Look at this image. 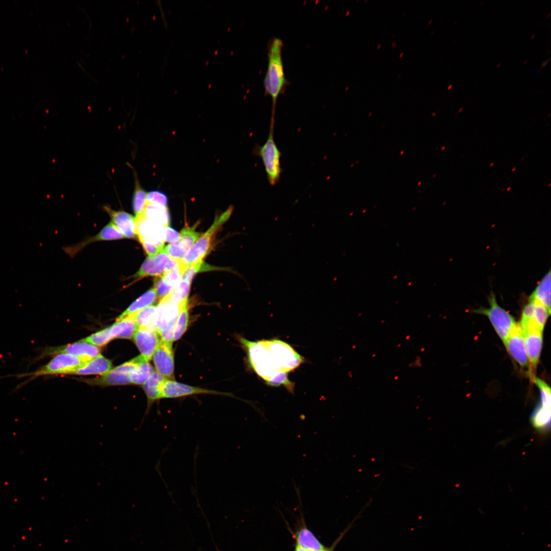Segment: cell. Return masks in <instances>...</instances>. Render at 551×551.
<instances>
[{
    "label": "cell",
    "mask_w": 551,
    "mask_h": 551,
    "mask_svg": "<svg viewBox=\"0 0 551 551\" xmlns=\"http://www.w3.org/2000/svg\"><path fill=\"white\" fill-rule=\"evenodd\" d=\"M247 353L249 364L266 384L272 386L283 385L291 393L294 384L287 373L298 367L304 359L289 344L272 339L257 341L239 337Z\"/></svg>",
    "instance_id": "6da1fadb"
},
{
    "label": "cell",
    "mask_w": 551,
    "mask_h": 551,
    "mask_svg": "<svg viewBox=\"0 0 551 551\" xmlns=\"http://www.w3.org/2000/svg\"><path fill=\"white\" fill-rule=\"evenodd\" d=\"M283 47L282 40L277 37H272L267 45V66L263 80V86L265 95L270 96L272 100V119H275L278 99L289 84L284 70L282 57Z\"/></svg>",
    "instance_id": "7a4b0ae2"
},
{
    "label": "cell",
    "mask_w": 551,
    "mask_h": 551,
    "mask_svg": "<svg viewBox=\"0 0 551 551\" xmlns=\"http://www.w3.org/2000/svg\"><path fill=\"white\" fill-rule=\"evenodd\" d=\"M87 360L67 354H57L49 362L34 371L12 375L17 378H28L19 384L16 389H20L35 379L47 375L70 374L85 363Z\"/></svg>",
    "instance_id": "3957f363"
},
{
    "label": "cell",
    "mask_w": 551,
    "mask_h": 551,
    "mask_svg": "<svg viewBox=\"0 0 551 551\" xmlns=\"http://www.w3.org/2000/svg\"><path fill=\"white\" fill-rule=\"evenodd\" d=\"M275 121H271L269 131L266 142L262 145L256 144L254 154L259 157L263 162L269 184L274 186L280 181L282 168L280 159L282 153L274 138Z\"/></svg>",
    "instance_id": "277c9868"
},
{
    "label": "cell",
    "mask_w": 551,
    "mask_h": 551,
    "mask_svg": "<svg viewBox=\"0 0 551 551\" xmlns=\"http://www.w3.org/2000/svg\"><path fill=\"white\" fill-rule=\"evenodd\" d=\"M188 304H178L172 302L167 295L162 298L155 313V329L161 341L172 344L176 323L183 307Z\"/></svg>",
    "instance_id": "5b68a950"
},
{
    "label": "cell",
    "mask_w": 551,
    "mask_h": 551,
    "mask_svg": "<svg viewBox=\"0 0 551 551\" xmlns=\"http://www.w3.org/2000/svg\"><path fill=\"white\" fill-rule=\"evenodd\" d=\"M232 212V208H230L219 217H216L212 226L204 234L201 235L186 255L179 261L182 274L189 267L203 261L210 248L213 236L228 219Z\"/></svg>",
    "instance_id": "8992f818"
},
{
    "label": "cell",
    "mask_w": 551,
    "mask_h": 551,
    "mask_svg": "<svg viewBox=\"0 0 551 551\" xmlns=\"http://www.w3.org/2000/svg\"><path fill=\"white\" fill-rule=\"evenodd\" d=\"M489 307L473 309L475 313L486 316L494 330L504 344L516 322L512 315L497 303L494 293L491 291L488 297Z\"/></svg>",
    "instance_id": "52a82bcc"
},
{
    "label": "cell",
    "mask_w": 551,
    "mask_h": 551,
    "mask_svg": "<svg viewBox=\"0 0 551 551\" xmlns=\"http://www.w3.org/2000/svg\"><path fill=\"white\" fill-rule=\"evenodd\" d=\"M137 366V362L135 358L112 369L108 372L101 375V377L88 379L85 380V382L89 384L101 386L128 384L131 383V375L136 369Z\"/></svg>",
    "instance_id": "ba28073f"
},
{
    "label": "cell",
    "mask_w": 551,
    "mask_h": 551,
    "mask_svg": "<svg viewBox=\"0 0 551 551\" xmlns=\"http://www.w3.org/2000/svg\"><path fill=\"white\" fill-rule=\"evenodd\" d=\"M160 392L162 398H178L196 394L222 395L232 396V395L229 393L194 387L166 379H165L161 385Z\"/></svg>",
    "instance_id": "9c48e42d"
},
{
    "label": "cell",
    "mask_w": 551,
    "mask_h": 551,
    "mask_svg": "<svg viewBox=\"0 0 551 551\" xmlns=\"http://www.w3.org/2000/svg\"><path fill=\"white\" fill-rule=\"evenodd\" d=\"M58 354H70L89 361L99 356L100 350L96 346L80 341L64 346L44 348L34 360L36 361L45 356Z\"/></svg>",
    "instance_id": "30bf717a"
},
{
    "label": "cell",
    "mask_w": 551,
    "mask_h": 551,
    "mask_svg": "<svg viewBox=\"0 0 551 551\" xmlns=\"http://www.w3.org/2000/svg\"><path fill=\"white\" fill-rule=\"evenodd\" d=\"M195 229V225L184 228L180 233L179 239L164 247L163 253L171 258L181 260L202 235Z\"/></svg>",
    "instance_id": "8fae6325"
},
{
    "label": "cell",
    "mask_w": 551,
    "mask_h": 551,
    "mask_svg": "<svg viewBox=\"0 0 551 551\" xmlns=\"http://www.w3.org/2000/svg\"><path fill=\"white\" fill-rule=\"evenodd\" d=\"M136 233L141 243L164 247V227L146 218L143 214L135 217Z\"/></svg>",
    "instance_id": "7c38bea8"
},
{
    "label": "cell",
    "mask_w": 551,
    "mask_h": 551,
    "mask_svg": "<svg viewBox=\"0 0 551 551\" xmlns=\"http://www.w3.org/2000/svg\"><path fill=\"white\" fill-rule=\"evenodd\" d=\"M504 344L511 357L521 367H529L524 337L519 323H516Z\"/></svg>",
    "instance_id": "4fadbf2b"
},
{
    "label": "cell",
    "mask_w": 551,
    "mask_h": 551,
    "mask_svg": "<svg viewBox=\"0 0 551 551\" xmlns=\"http://www.w3.org/2000/svg\"><path fill=\"white\" fill-rule=\"evenodd\" d=\"M153 359L157 371L164 378L172 380L174 358L172 344L161 340L154 353Z\"/></svg>",
    "instance_id": "5bb4252c"
},
{
    "label": "cell",
    "mask_w": 551,
    "mask_h": 551,
    "mask_svg": "<svg viewBox=\"0 0 551 551\" xmlns=\"http://www.w3.org/2000/svg\"><path fill=\"white\" fill-rule=\"evenodd\" d=\"M133 338L140 355L149 362L161 340L158 333L155 329L139 327Z\"/></svg>",
    "instance_id": "9a60e30c"
},
{
    "label": "cell",
    "mask_w": 551,
    "mask_h": 551,
    "mask_svg": "<svg viewBox=\"0 0 551 551\" xmlns=\"http://www.w3.org/2000/svg\"><path fill=\"white\" fill-rule=\"evenodd\" d=\"M530 372L534 373L538 363L543 343L542 332L534 330L522 331Z\"/></svg>",
    "instance_id": "2e32d148"
},
{
    "label": "cell",
    "mask_w": 551,
    "mask_h": 551,
    "mask_svg": "<svg viewBox=\"0 0 551 551\" xmlns=\"http://www.w3.org/2000/svg\"><path fill=\"white\" fill-rule=\"evenodd\" d=\"M169 258L164 253L148 257L133 277L140 279L146 276L161 277L165 271V265Z\"/></svg>",
    "instance_id": "e0dca14e"
},
{
    "label": "cell",
    "mask_w": 551,
    "mask_h": 551,
    "mask_svg": "<svg viewBox=\"0 0 551 551\" xmlns=\"http://www.w3.org/2000/svg\"><path fill=\"white\" fill-rule=\"evenodd\" d=\"M105 209L111 216V222L117 228L125 238H137L135 217L124 211L113 210L107 207H105Z\"/></svg>",
    "instance_id": "ac0fdd59"
},
{
    "label": "cell",
    "mask_w": 551,
    "mask_h": 551,
    "mask_svg": "<svg viewBox=\"0 0 551 551\" xmlns=\"http://www.w3.org/2000/svg\"><path fill=\"white\" fill-rule=\"evenodd\" d=\"M110 361L102 355L92 359L70 374L78 375L104 374L112 369Z\"/></svg>",
    "instance_id": "d6986e66"
},
{
    "label": "cell",
    "mask_w": 551,
    "mask_h": 551,
    "mask_svg": "<svg viewBox=\"0 0 551 551\" xmlns=\"http://www.w3.org/2000/svg\"><path fill=\"white\" fill-rule=\"evenodd\" d=\"M529 301L544 306L550 313V270L543 276L529 296Z\"/></svg>",
    "instance_id": "ffe728a7"
},
{
    "label": "cell",
    "mask_w": 551,
    "mask_h": 551,
    "mask_svg": "<svg viewBox=\"0 0 551 551\" xmlns=\"http://www.w3.org/2000/svg\"><path fill=\"white\" fill-rule=\"evenodd\" d=\"M165 379L157 371H154L143 384V389L146 394L147 400V407L145 412L146 415L149 413L152 405L156 401L162 398L160 387Z\"/></svg>",
    "instance_id": "44dd1931"
},
{
    "label": "cell",
    "mask_w": 551,
    "mask_h": 551,
    "mask_svg": "<svg viewBox=\"0 0 551 551\" xmlns=\"http://www.w3.org/2000/svg\"><path fill=\"white\" fill-rule=\"evenodd\" d=\"M110 327L111 334L114 338L131 339L139 328L131 316L126 317L116 321Z\"/></svg>",
    "instance_id": "7402d4cb"
},
{
    "label": "cell",
    "mask_w": 551,
    "mask_h": 551,
    "mask_svg": "<svg viewBox=\"0 0 551 551\" xmlns=\"http://www.w3.org/2000/svg\"><path fill=\"white\" fill-rule=\"evenodd\" d=\"M296 545L307 551H321L325 546L306 527H301L296 533Z\"/></svg>",
    "instance_id": "603a6c76"
},
{
    "label": "cell",
    "mask_w": 551,
    "mask_h": 551,
    "mask_svg": "<svg viewBox=\"0 0 551 551\" xmlns=\"http://www.w3.org/2000/svg\"><path fill=\"white\" fill-rule=\"evenodd\" d=\"M157 297V293L154 288L150 289L133 302L117 317L116 320H119L126 317L131 316L143 309L149 306L154 302Z\"/></svg>",
    "instance_id": "cb8c5ba5"
},
{
    "label": "cell",
    "mask_w": 551,
    "mask_h": 551,
    "mask_svg": "<svg viewBox=\"0 0 551 551\" xmlns=\"http://www.w3.org/2000/svg\"><path fill=\"white\" fill-rule=\"evenodd\" d=\"M146 218L164 227L170 223V214L167 207H163L147 202L142 214Z\"/></svg>",
    "instance_id": "d4e9b609"
},
{
    "label": "cell",
    "mask_w": 551,
    "mask_h": 551,
    "mask_svg": "<svg viewBox=\"0 0 551 551\" xmlns=\"http://www.w3.org/2000/svg\"><path fill=\"white\" fill-rule=\"evenodd\" d=\"M534 303L535 309L533 318L527 326L521 330H534L543 332L545 324L550 313L542 305Z\"/></svg>",
    "instance_id": "484cf974"
},
{
    "label": "cell",
    "mask_w": 551,
    "mask_h": 551,
    "mask_svg": "<svg viewBox=\"0 0 551 551\" xmlns=\"http://www.w3.org/2000/svg\"><path fill=\"white\" fill-rule=\"evenodd\" d=\"M136 358L137 366L131 375V383L143 384L154 371L153 368L141 355Z\"/></svg>",
    "instance_id": "4316f807"
},
{
    "label": "cell",
    "mask_w": 551,
    "mask_h": 551,
    "mask_svg": "<svg viewBox=\"0 0 551 551\" xmlns=\"http://www.w3.org/2000/svg\"><path fill=\"white\" fill-rule=\"evenodd\" d=\"M550 409L538 405L533 412L531 421L534 427L539 431H546L550 427Z\"/></svg>",
    "instance_id": "83f0119b"
},
{
    "label": "cell",
    "mask_w": 551,
    "mask_h": 551,
    "mask_svg": "<svg viewBox=\"0 0 551 551\" xmlns=\"http://www.w3.org/2000/svg\"><path fill=\"white\" fill-rule=\"evenodd\" d=\"M124 238L125 237L121 232L111 222L103 228L96 236L83 242L79 246L81 248L82 246L97 241L116 240Z\"/></svg>",
    "instance_id": "f1b7e54d"
},
{
    "label": "cell",
    "mask_w": 551,
    "mask_h": 551,
    "mask_svg": "<svg viewBox=\"0 0 551 551\" xmlns=\"http://www.w3.org/2000/svg\"><path fill=\"white\" fill-rule=\"evenodd\" d=\"M157 305L147 307L131 316L139 328L155 329L154 320Z\"/></svg>",
    "instance_id": "f546056e"
},
{
    "label": "cell",
    "mask_w": 551,
    "mask_h": 551,
    "mask_svg": "<svg viewBox=\"0 0 551 551\" xmlns=\"http://www.w3.org/2000/svg\"><path fill=\"white\" fill-rule=\"evenodd\" d=\"M146 194L147 192L141 187L135 175V186L132 198V207L135 217L144 212L147 203Z\"/></svg>",
    "instance_id": "4dcf8cb0"
},
{
    "label": "cell",
    "mask_w": 551,
    "mask_h": 551,
    "mask_svg": "<svg viewBox=\"0 0 551 551\" xmlns=\"http://www.w3.org/2000/svg\"><path fill=\"white\" fill-rule=\"evenodd\" d=\"M191 282L181 279L167 296L172 302L178 304L188 302Z\"/></svg>",
    "instance_id": "1f68e13d"
},
{
    "label": "cell",
    "mask_w": 551,
    "mask_h": 551,
    "mask_svg": "<svg viewBox=\"0 0 551 551\" xmlns=\"http://www.w3.org/2000/svg\"><path fill=\"white\" fill-rule=\"evenodd\" d=\"M113 337L110 332V327L105 328L94 333L81 341L89 343L94 346H102L107 344Z\"/></svg>",
    "instance_id": "d6a6232c"
},
{
    "label": "cell",
    "mask_w": 551,
    "mask_h": 551,
    "mask_svg": "<svg viewBox=\"0 0 551 551\" xmlns=\"http://www.w3.org/2000/svg\"><path fill=\"white\" fill-rule=\"evenodd\" d=\"M189 313L188 304L182 308L175 325L173 341L179 340L186 332L188 324Z\"/></svg>",
    "instance_id": "836d02e7"
},
{
    "label": "cell",
    "mask_w": 551,
    "mask_h": 551,
    "mask_svg": "<svg viewBox=\"0 0 551 551\" xmlns=\"http://www.w3.org/2000/svg\"><path fill=\"white\" fill-rule=\"evenodd\" d=\"M533 380L540 392V405L545 408L550 409L551 395L550 387L546 383L539 378L535 377Z\"/></svg>",
    "instance_id": "e575fe53"
},
{
    "label": "cell",
    "mask_w": 551,
    "mask_h": 551,
    "mask_svg": "<svg viewBox=\"0 0 551 551\" xmlns=\"http://www.w3.org/2000/svg\"><path fill=\"white\" fill-rule=\"evenodd\" d=\"M147 202L163 207H167V196L163 192L159 190L149 191L146 194Z\"/></svg>",
    "instance_id": "d590c367"
},
{
    "label": "cell",
    "mask_w": 551,
    "mask_h": 551,
    "mask_svg": "<svg viewBox=\"0 0 551 551\" xmlns=\"http://www.w3.org/2000/svg\"><path fill=\"white\" fill-rule=\"evenodd\" d=\"M535 309V303L529 301L523 307L519 323L521 329L525 328L533 318Z\"/></svg>",
    "instance_id": "8d00e7d4"
},
{
    "label": "cell",
    "mask_w": 551,
    "mask_h": 551,
    "mask_svg": "<svg viewBox=\"0 0 551 551\" xmlns=\"http://www.w3.org/2000/svg\"><path fill=\"white\" fill-rule=\"evenodd\" d=\"M182 276V272L179 268L164 271L161 277L168 285L173 288L181 281Z\"/></svg>",
    "instance_id": "74e56055"
},
{
    "label": "cell",
    "mask_w": 551,
    "mask_h": 551,
    "mask_svg": "<svg viewBox=\"0 0 551 551\" xmlns=\"http://www.w3.org/2000/svg\"><path fill=\"white\" fill-rule=\"evenodd\" d=\"M153 288L156 292L157 297L161 298V299L168 295L173 288L168 285L161 277L155 280Z\"/></svg>",
    "instance_id": "f35d334b"
},
{
    "label": "cell",
    "mask_w": 551,
    "mask_h": 551,
    "mask_svg": "<svg viewBox=\"0 0 551 551\" xmlns=\"http://www.w3.org/2000/svg\"><path fill=\"white\" fill-rule=\"evenodd\" d=\"M180 236V233L169 226L164 228V242L166 241L171 243L176 242L179 239Z\"/></svg>",
    "instance_id": "ab89813d"
},
{
    "label": "cell",
    "mask_w": 551,
    "mask_h": 551,
    "mask_svg": "<svg viewBox=\"0 0 551 551\" xmlns=\"http://www.w3.org/2000/svg\"><path fill=\"white\" fill-rule=\"evenodd\" d=\"M343 534H344V533L343 534ZM343 535L342 534V535H341L340 537L339 538H338V539H337V540H336V542H335V543H334L333 544V545H332V546L331 547H325V548H324V549H322V550H321V551H334V548H335V546H336V545L337 543H338V541H339V540L340 539V538H341V537H342Z\"/></svg>",
    "instance_id": "60d3db41"
},
{
    "label": "cell",
    "mask_w": 551,
    "mask_h": 551,
    "mask_svg": "<svg viewBox=\"0 0 551 551\" xmlns=\"http://www.w3.org/2000/svg\"><path fill=\"white\" fill-rule=\"evenodd\" d=\"M294 551H307L306 549L295 545Z\"/></svg>",
    "instance_id": "b9f144b4"
}]
</instances>
